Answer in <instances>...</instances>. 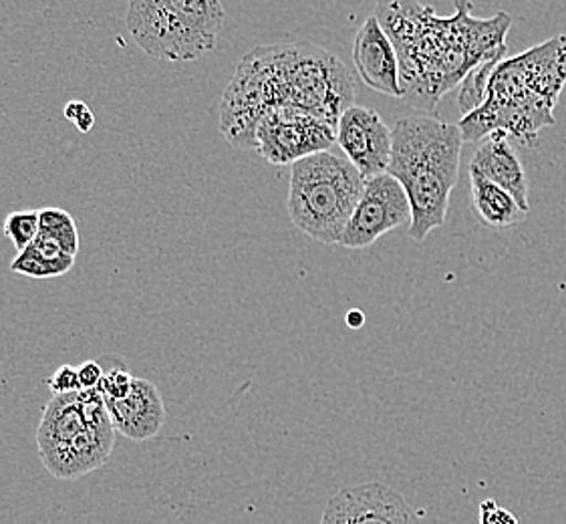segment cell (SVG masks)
Segmentation results:
<instances>
[{"instance_id":"cell-1","label":"cell","mask_w":566,"mask_h":524,"mask_svg":"<svg viewBox=\"0 0 566 524\" xmlns=\"http://www.w3.org/2000/svg\"><path fill=\"white\" fill-rule=\"evenodd\" d=\"M355 105L345 63L321 46H259L240 61L220 107V129L237 148H256V126L274 107H295L333 127Z\"/></svg>"},{"instance_id":"cell-2","label":"cell","mask_w":566,"mask_h":524,"mask_svg":"<svg viewBox=\"0 0 566 524\" xmlns=\"http://www.w3.org/2000/svg\"><path fill=\"white\" fill-rule=\"evenodd\" d=\"M394 148L386 174L403 186L411 206L409 237L428 239L446 224L450 196L460 176L464 136L455 124L430 115H403L391 129Z\"/></svg>"},{"instance_id":"cell-3","label":"cell","mask_w":566,"mask_h":524,"mask_svg":"<svg viewBox=\"0 0 566 524\" xmlns=\"http://www.w3.org/2000/svg\"><path fill=\"white\" fill-rule=\"evenodd\" d=\"M115 444V428L97 389L59 394L36 430L39 457L57 480H77L102 468Z\"/></svg>"},{"instance_id":"cell-4","label":"cell","mask_w":566,"mask_h":524,"mask_svg":"<svg viewBox=\"0 0 566 524\" xmlns=\"http://www.w3.org/2000/svg\"><path fill=\"white\" fill-rule=\"evenodd\" d=\"M365 182L352 161L331 149L295 161L289 182V217L306 237L323 244H339Z\"/></svg>"},{"instance_id":"cell-5","label":"cell","mask_w":566,"mask_h":524,"mask_svg":"<svg viewBox=\"0 0 566 524\" xmlns=\"http://www.w3.org/2000/svg\"><path fill=\"white\" fill-rule=\"evenodd\" d=\"M224 19L220 0H127L125 24L146 55L181 63L214 49Z\"/></svg>"},{"instance_id":"cell-6","label":"cell","mask_w":566,"mask_h":524,"mask_svg":"<svg viewBox=\"0 0 566 524\" xmlns=\"http://www.w3.org/2000/svg\"><path fill=\"white\" fill-rule=\"evenodd\" d=\"M337 144V127L295 107H274L256 126V149L274 166H286L328 151Z\"/></svg>"},{"instance_id":"cell-7","label":"cell","mask_w":566,"mask_h":524,"mask_svg":"<svg viewBox=\"0 0 566 524\" xmlns=\"http://www.w3.org/2000/svg\"><path fill=\"white\" fill-rule=\"evenodd\" d=\"M411 222V206L403 186L389 174H379L365 182L361 200L353 212L339 244L349 251H363L387 232Z\"/></svg>"},{"instance_id":"cell-8","label":"cell","mask_w":566,"mask_h":524,"mask_svg":"<svg viewBox=\"0 0 566 524\" xmlns=\"http://www.w3.org/2000/svg\"><path fill=\"white\" fill-rule=\"evenodd\" d=\"M321 524H421V518L401 492L384 482H367L335 492Z\"/></svg>"},{"instance_id":"cell-9","label":"cell","mask_w":566,"mask_h":524,"mask_svg":"<svg viewBox=\"0 0 566 524\" xmlns=\"http://www.w3.org/2000/svg\"><path fill=\"white\" fill-rule=\"evenodd\" d=\"M337 144L365 180L386 174L389 168L394 136L384 117L371 107L352 105L340 115Z\"/></svg>"},{"instance_id":"cell-10","label":"cell","mask_w":566,"mask_h":524,"mask_svg":"<svg viewBox=\"0 0 566 524\" xmlns=\"http://www.w3.org/2000/svg\"><path fill=\"white\" fill-rule=\"evenodd\" d=\"M353 61L363 83L374 92L384 93L389 97L406 95L399 77L396 46L375 14L361 24L359 33L355 36Z\"/></svg>"},{"instance_id":"cell-11","label":"cell","mask_w":566,"mask_h":524,"mask_svg":"<svg viewBox=\"0 0 566 524\" xmlns=\"http://www.w3.org/2000/svg\"><path fill=\"white\" fill-rule=\"evenodd\" d=\"M115 432L132 442H148L166 423V404L149 379L136 377L134 388L124 399H105Z\"/></svg>"},{"instance_id":"cell-12","label":"cell","mask_w":566,"mask_h":524,"mask_svg":"<svg viewBox=\"0 0 566 524\" xmlns=\"http://www.w3.org/2000/svg\"><path fill=\"white\" fill-rule=\"evenodd\" d=\"M470 166L482 171L488 180L502 186L510 195L516 198L522 210H531L528 206V178L522 166L521 158L514 146L510 144L506 132H492L482 139L476 154L472 156Z\"/></svg>"},{"instance_id":"cell-13","label":"cell","mask_w":566,"mask_h":524,"mask_svg":"<svg viewBox=\"0 0 566 524\" xmlns=\"http://www.w3.org/2000/svg\"><path fill=\"white\" fill-rule=\"evenodd\" d=\"M470 206L480 224H484L486 229H510L528 217V212L522 210V206L509 190L488 180L474 166H470Z\"/></svg>"},{"instance_id":"cell-14","label":"cell","mask_w":566,"mask_h":524,"mask_svg":"<svg viewBox=\"0 0 566 524\" xmlns=\"http://www.w3.org/2000/svg\"><path fill=\"white\" fill-rule=\"evenodd\" d=\"M75 266V256L63 251L55 240L36 234V239L14 256L11 262L12 273L31 276L36 281L57 279L67 274Z\"/></svg>"},{"instance_id":"cell-15","label":"cell","mask_w":566,"mask_h":524,"mask_svg":"<svg viewBox=\"0 0 566 524\" xmlns=\"http://www.w3.org/2000/svg\"><path fill=\"white\" fill-rule=\"evenodd\" d=\"M509 46H502L494 55L484 59L482 63H478L476 67L470 69V73L462 81V90L458 97V105L465 115L476 112L482 103L486 102L488 92H490V81L494 71L502 63V57L506 55Z\"/></svg>"},{"instance_id":"cell-16","label":"cell","mask_w":566,"mask_h":524,"mask_svg":"<svg viewBox=\"0 0 566 524\" xmlns=\"http://www.w3.org/2000/svg\"><path fill=\"white\" fill-rule=\"evenodd\" d=\"M39 234L55 240L63 251L77 256L81 240L75 218L63 208H43L39 210Z\"/></svg>"},{"instance_id":"cell-17","label":"cell","mask_w":566,"mask_h":524,"mask_svg":"<svg viewBox=\"0 0 566 524\" xmlns=\"http://www.w3.org/2000/svg\"><path fill=\"white\" fill-rule=\"evenodd\" d=\"M4 237L11 240L17 252H23L39 234V210H19L4 218Z\"/></svg>"},{"instance_id":"cell-18","label":"cell","mask_w":566,"mask_h":524,"mask_svg":"<svg viewBox=\"0 0 566 524\" xmlns=\"http://www.w3.org/2000/svg\"><path fill=\"white\" fill-rule=\"evenodd\" d=\"M134 379L136 377L125 369L124 364L112 365L109 369H105V376L97 391L102 394L103 399H124L134 388Z\"/></svg>"},{"instance_id":"cell-19","label":"cell","mask_w":566,"mask_h":524,"mask_svg":"<svg viewBox=\"0 0 566 524\" xmlns=\"http://www.w3.org/2000/svg\"><path fill=\"white\" fill-rule=\"evenodd\" d=\"M45 384L46 388L51 389L55 396L81 391L80 374H77L75 365H61L57 371L46 379Z\"/></svg>"},{"instance_id":"cell-20","label":"cell","mask_w":566,"mask_h":524,"mask_svg":"<svg viewBox=\"0 0 566 524\" xmlns=\"http://www.w3.org/2000/svg\"><path fill=\"white\" fill-rule=\"evenodd\" d=\"M63 114H65L69 122L75 124L81 134H90L93 126H95V115L87 107V103L69 102L65 109H63Z\"/></svg>"},{"instance_id":"cell-21","label":"cell","mask_w":566,"mask_h":524,"mask_svg":"<svg viewBox=\"0 0 566 524\" xmlns=\"http://www.w3.org/2000/svg\"><path fill=\"white\" fill-rule=\"evenodd\" d=\"M480 524H518V521L506 509H500L496 502L486 501L480 506Z\"/></svg>"},{"instance_id":"cell-22","label":"cell","mask_w":566,"mask_h":524,"mask_svg":"<svg viewBox=\"0 0 566 524\" xmlns=\"http://www.w3.org/2000/svg\"><path fill=\"white\" fill-rule=\"evenodd\" d=\"M77 374H80L81 389H97L105 376V369L102 361H83L77 365Z\"/></svg>"},{"instance_id":"cell-23","label":"cell","mask_w":566,"mask_h":524,"mask_svg":"<svg viewBox=\"0 0 566 524\" xmlns=\"http://www.w3.org/2000/svg\"><path fill=\"white\" fill-rule=\"evenodd\" d=\"M363 323H365V315H363L361 311H352V313L347 315V325H349L352 329H359Z\"/></svg>"}]
</instances>
